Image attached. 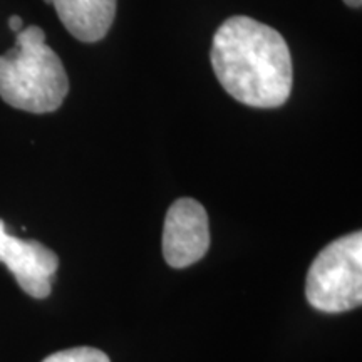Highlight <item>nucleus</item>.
<instances>
[{
    "label": "nucleus",
    "mask_w": 362,
    "mask_h": 362,
    "mask_svg": "<svg viewBox=\"0 0 362 362\" xmlns=\"http://www.w3.org/2000/svg\"><path fill=\"white\" fill-rule=\"evenodd\" d=\"M210 248L208 214L200 202L180 198L168 208L163 230V257L173 269L197 264Z\"/></svg>",
    "instance_id": "4"
},
{
    "label": "nucleus",
    "mask_w": 362,
    "mask_h": 362,
    "mask_svg": "<svg viewBox=\"0 0 362 362\" xmlns=\"http://www.w3.org/2000/svg\"><path fill=\"white\" fill-rule=\"evenodd\" d=\"M56 8L67 33L81 42H98L110 33L116 0H44Z\"/></svg>",
    "instance_id": "6"
},
{
    "label": "nucleus",
    "mask_w": 362,
    "mask_h": 362,
    "mask_svg": "<svg viewBox=\"0 0 362 362\" xmlns=\"http://www.w3.org/2000/svg\"><path fill=\"white\" fill-rule=\"evenodd\" d=\"M8 27H11V30H13V33L19 34L21 30L24 29V21H22L19 16H12L11 19H8Z\"/></svg>",
    "instance_id": "8"
},
{
    "label": "nucleus",
    "mask_w": 362,
    "mask_h": 362,
    "mask_svg": "<svg viewBox=\"0 0 362 362\" xmlns=\"http://www.w3.org/2000/svg\"><path fill=\"white\" fill-rule=\"evenodd\" d=\"M305 297L315 310L341 314L362 304V233L329 243L312 262Z\"/></svg>",
    "instance_id": "3"
},
{
    "label": "nucleus",
    "mask_w": 362,
    "mask_h": 362,
    "mask_svg": "<svg viewBox=\"0 0 362 362\" xmlns=\"http://www.w3.org/2000/svg\"><path fill=\"white\" fill-rule=\"evenodd\" d=\"M0 262L12 272L19 287L34 298L51 293L52 275L57 272L59 259L51 248L35 240H21L7 232L0 220Z\"/></svg>",
    "instance_id": "5"
},
{
    "label": "nucleus",
    "mask_w": 362,
    "mask_h": 362,
    "mask_svg": "<svg viewBox=\"0 0 362 362\" xmlns=\"http://www.w3.org/2000/svg\"><path fill=\"white\" fill-rule=\"evenodd\" d=\"M211 66L230 96L250 107L272 110L292 90V57L274 27L247 16H235L216 30Z\"/></svg>",
    "instance_id": "1"
},
{
    "label": "nucleus",
    "mask_w": 362,
    "mask_h": 362,
    "mask_svg": "<svg viewBox=\"0 0 362 362\" xmlns=\"http://www.w3.org/2000/svg\"><path fill=\"white\" fill-rule=\"evenodd\" d=\"M42 362H111L103 351L94 347H72L45 357Z\"/></svg>",
    "instance_id": "7"
},
{
    "label": "nucleus",
    "mask_w": 362,
    "mask_h": 362,
    "mask_svg": "<svg viewBox=\"0 0 362 362\" xmlns=\"http://www.w3.org/2000/svg\"><path fill=\"white\" fill-rule=\"evenodd\" d=\"M69 93V78L44 30L24 27L16 45L0 56V98L16 110L44 115L61 107Z\"/></svg>",
    "instance_id": "2"
},
{
    "label": "nucleus",
    "mask_w": 362,
    "mask_h": 362,
    "mask_svg": "<svg viewBox=\"0 0 362 362\" xmlns=\"http://www.w3.org/2000/svg\"><path fill=\"white\" fill-rule=\"evenodd\" d=\"M344 4H346V6L352 7V8H361L362 0H344Z\"/></svg>",
    "instance_id": "9"
}]
</instances>
